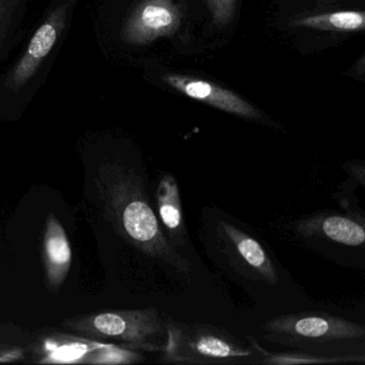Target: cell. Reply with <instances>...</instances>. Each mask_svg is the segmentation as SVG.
Masks as SVG:
<instances>
[{
  "mask_svg": "<svg viewBox=\"0 0 365 365\" xmlns=\"http://www.w3.org/2000/svg\"><path fill=\"white\" fill-rule=\"evenodd\" d=\"M93 181L104 219L121 238L145 255L191 277V264L164 236L144 178L135 168L121 162H103L98 166Z\"/></svg>",
  "mask_w": 365,
  "mask_h": 365,
  "instance_id": "6da1fadb",
  "label": "cell"
},
{
  "mask_svg": "<svg viewBox=\"0 0 365 365\" xmlns=\"http://www.w3.org/2000/svg\"><path fill=\"white\" fill-rule=\"evenodd\" d=\"M166 341L160 362L165 364H257L249 341L226 329L205 322H187L165 315Z\"/></svg>",
  "mask_w": 365,
  "mask_h": 365,
  "instance_id": "7a4b0ae2",
  "label": "cell"
},
{
  "mask_svg": "<svg viewBox=\"0 0 365 365\" xmlns=\"http://www.w3.org/2000/svg\"><path fill=\"white\" fill-rule=\"evenodd\" d=\"M63 324L81 336L134 350L161 351L166 341L165 315L155 307L96 312L63 320Z\"/></svg>",
  "mask_w": 365,
  "mask_h": 365,
  "instance_id": "3957f363",
  "label": "cell"
},
{
  "mask_svg": "<svg viewBox=\"0 0 365 365\" xmlns=\"http://www.w3.org/2000/svg\"><path fill=\"white\" fill-rule=\"evenodd\" d=\"M200 238L209 253L239 277L270 286L279 284V270L262 243L228 217L213 211L205 217Z\"/></svg>",
  "mask_w": 365,
  "mask_h": 365,
  "instance_id": "277c9868",
  "label": "cell"
},
{
  "mask_svg": "<svg viewBox=\"0 0 365 365\" xmlns=\"http://www.w3.org/2000/svg\"><path fill=\"white\" fill-rule=\"evenodd\" d=\"M264 339L292 348H304L333 341H363V324L328 313L284 314L262 324Z\"/></svg>",
  "mask_w": 365,
  "mask_h": 365,
  "instance_id": "5b68a950",
  "label": "cell"
},
{
  "mask_svg": "<svg viewBox=\"0 0 365 365\" xmlns=\"http://www.w3.org/2000/svg\"><path fill=\"white\" fill-rule=\"evenodd\" d=\"M41 364H138L145 360L138 350L81 335L56 333L35 347Z\"/></svg>",
  "mask_w": 365,
  "mask_h": 365,
  "instance_id": "8992f818",
  "label": "cell"
},
{
  "mask_svg": "<svg viewBox=\"0 0 365 365\" xmlns=\"http://www.w3.org/2000/svg\"><path fill=\"white\" fill-rule=\"evenodd\" d=\"M181 21L180 8L174 0H140L123 23L121 39L131 46H146L174 36Z\"/></svg>",
  "mask_w": 365,
  "mask_h": 365,
  "instance_id": "52a82bcc",
  "label": "cell"
},
{
  "mask_svg": "<svg viewBox=\"0 0 365 365\" xmlns=\"http://www.w3.org/2000/svg\"><path fill=\"white\" fill-rule=\"evenodd\" d=\"M68 11L69 4H63L48 14L29 42L26 52L8 76L6 88L14 93L21 91L37 73L65 29Z\"/></svg>",
  "mask_w": 365,
  "mask_h": 365,
  "instance_id": "ba28073f",
  "label": "cell"
},
{
  "mask_svg": "<svg viewBox=\"0 0 365 365\" xmlns=\"http://www.w3.org/2000/svg\"><path fill=\"white\" fill-rule=\"evenodd\" d=\"M162 80L175 91L217 110L242 118L262 119V113L240 96L208 81L178 73L165 74Z\"/></svg>",
  "mask_w": 365,
  "mask_h": 365,
  "instance_id": "9c48e42d",
  "label": "cell"
},
{
  "mask_svg": "<svg viewBox=\"0 0 365 365\" xmlns=\"http://www.w3.org/2000/svg\"><path fill=\"white\" fill-rule=\"evenodd\" d=\"M42 262L48 292L58 294L71 269L72 250L63 224L53 212H48L44 225Z\"/></svg>",
  "mask_w": 365,
  "mask_h": 365,
  "instance_id": "30bf717a",
  "label": "cell"
},
{
  "mask_svg": "<svg viewBox=\"0 0 365 365\" xmlns=\"http://www.w3.org/2000/svg\"><path fill=\"white\" fill-rule=\"evenodd\" d=\"M155 206L160 225L170 245L177 250L187 245L189 234L181 206L180 191L174 175L164 173L155 190Z\"/></svg>",
  "mask_w": 365,
  "mask_h": 365,
  "instance_id": "8fae6325",
  "label": "cell"
},
{
  "mask_svg": "<svg viewBox=\"0 0 365 365\" xmlns=\"http://www.w3.org/2000/svg\"><path fill=\"white\" fill-rule=\"evenodd\" d=\"M299 234L307 238L327 239L346 247H362L365 241L364 224L348 215L317 213L300 220Z\"/></svg>",
  "mask_w": 365,
  "mask_h": 365,
  "instance_id": "7c38bea8",
  "label": "cell"
},
{
  "mask_svg": "<svg viewBox=\"0 0 365 365\" xmlns=\"http://www.w3.org/2000/svg\"><path fill=\"white\" fill-rule=\"evenodd\" d=\"M250 345L257 354V364L294 365V364H336L346 362H364V356L356 354H324L298 350L289 352H270L264 349L255 339L247 335Z\"/></svg>",
  "mask_w": 365,
  "mask_h": 365,
  "instance_id": "4fadbf2b",
  "label": "cell"
},
{
  "mask_svg": "<svg viewBox=\"0 0 365 365\" xmlns=\"http://www.w3.org/2000/svg\"><path fill=\"white\" fill-rule=\"evenodd\" d=\"M292 26L324 31H361L365 27V14L364 11L347 10L333 14L297 16L292 19Z\"/></svg>",
  "mask_w": 365,
  "mask_h": 365,
  "instance_id": "5bb4252c",
  "label": "cell"
},
{
  "mask_svg": "<svg viewBox=\"0 0 365 365\" xmlns=\"http://www.w3.org/2000/svg\"><path fill=\"white\" fill-rule=\"evenodd\" d=\"M205 3L217 29H225L234 20L237 0H205Z\"/></svg>",
  "mask_w": 365,
  "mask_h": 365,
  "instance_id": "9a60e30c",
  "label": "cell"
},
{
  "mask_svg": "<svg viewBox=\"0 0 365 365\" xmlns=\"http://www.w3.org/2000/svg\"><path fill=\"white\" fill-rule=\"evenodd\" d=\"M19 0H0V48L9 31Z\"/></svg>",
  "mask_w": 365,
  "mask_h": 365,
  "instance_id": "2e32d148",
  "label": "cell"
},
{
  "mask_svg": "<svg viewBox=\"0 0 365 365\" xmlns=\"http://www.w3.org/2000/svg\"><path fill=\"white\" fill-rule=\"evenodd\" d=\"M24 349L19 346L0 344V363H14L24 359Z\"/></svg>",
  "mask_w": 365,
  "mask_h": 365,
  "instance_id": "e0dca14e",
  "label": "cell"
},
{
  "mask_svg": "<svg viewBox=\"0 0 365 365\" xmlns=\"http://www.w3.org/2000/svg\"><path fill=\"white\" fill-rule=\"evenodd\" d=\"M314 1L319 4H332L336 3V1H339V0H314Z\"/></svg>",
  "mask_w": 365,
  "mask_h": 365,
  "instance_id": "ac0fdd59",
  "label": "cell"
}]
</instances>
